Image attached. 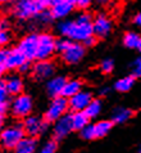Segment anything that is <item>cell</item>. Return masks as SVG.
<instances>
[{
	"label": "cell",
	"mask_w": 141,
	"mask_h": 153,
	"mask_svg": "<svg viewBox=\"0 0 141 153\" xmlns=\"http://www.w3.org/2000/svg\"><path fill=\"white\" fill-rule=\"evenodd\" d=\"M57 53V39L51 32L38 33V48L36 61H46L51 59Z\"/></svg>",
	"instance_id": "6"
},
{
	"label": "cell",
	"mask_w": 141,
	"mask_h": 153,
	"mask_svg": "<svg viewBox=\"0 0 141 153\" xmlns=\"http://www.w3.org/2000/svg\"><path fill=\"white\" fill-rule=\"evenodd\" d=\"M5 71H7V68H5V66H4V63H0V77H3Z\"/></svg>",
	"instance_id": "44"
},
{
	"label": "cell",
	"mask_w": 141,
	"mask_h": 153,
	"mask_svg": "<svg viewBox=\"0 0 141 153\" xmlns=\"http://www.w3.org/2000/svg\"><path fill=\"white\" fill-rule=\"evenodd\" d=\"M33 107H35V103H33V98L27 94V93H23L21 95L13 97L10 100V114L13 118H16L17 121H23L24 118H27L28 116L33 114Z\"/></svg>",
	"instance_id": "3"
},
{
	"label": "cell",
	"mask_w": 141,
	"mask_h": 153,
	"mask_svg": "<svg viewBox=\"0 0 141 153\" xmlns=\"http://www.w3.org/2000/svg\"><path fill=\"white\" fill-rule=\"evenodd\" d=\"M58 151V142L55 139H49L38 147L37 153H57Z\"/></svg>",
	"instance_id": "27"
},
{
	"label": "cell",
	"mask_w": 141,
	"mask_h": 153,
	"mask_svg": "<svg viewBox=\"0 0 141 153\" xmlns=\"http://www.w3.org/2000/svg\"><path fill=\"white\" fill-rule=\"evenodd\" d=\"M96 41H97V37L95 35H92V36H90L87 40L83 41V46L85 48H91V46H94L96 44Z\"/></svg>",
	"instance_id": "38"
},
{
	"label": "cell",
	"mask_w": 141,
	"mask_h": 153,
	"mask_svg": "<svg viewBox=\"0 0 141 153\" xmlns=\"http://www.w3.org/2000/svg\"><path fill=\"white\" fill-rule=\"evenodd\" d=\"M10 111V102H0V114H7Z\"/></svg>",
	"instance_id": "37"
},
{
	"label": "cell",
	"mask_w": 141,
	"mask_h": 153,
	"mask_svg": "<svg viewBox=\"0 0 141 153\" xmlns=\"http://www.w3.org/2000/svg\"><path fill=\"white\" fill-rule=\"evenodd\" d=\"M135 84V77L134 76H125V77L119 79L114 84V89L119 93H126L130 91Z\"/></svg>",
	"instance_id": "23"
},
{
	"label": "cell",
	"mask_w": 141,
	"mask_h": 153,
	"mask_svg": "<svg viewBox=\"0 0 141 153\" xmlns=\"http://www.w3.org/2000/svg\"><path fill=\"white\" fill-rule=\"evenodd\" d=\"M92 99H94V97L91 93L87 90H82L78 94H76L75 97L68 99L69 109L72 112H82L89 107V104L92 102Z\"/></svg>",
	"instance_id": "15"
},
{
	"label": "cell",
	"mask_w": 141,
	"mask_h": 153,
	"mask_svg": "<svg viewBox=\"0 0 141 153\" xmlns=\"http://www.w3.org/2000/svg\"><path fill=\"white\" fill-rule=\"evenodd\" d=\"M134 23L136 25V26H139V27H141V12L140 13H137L135 17H134Z\"/></svg>",
	"instance_id": "41"
},
{
	"label": "cell",
	"mask_w": 141,
	"mask_h": 153,
	"mask_svg": "<svg viewBox=\"0 0 141 153\" xmlns=\"http://www.w3.org/2000/svg\"><path fill=\"white\" fill-rule=\"evenodd\" d=\"M42 9H50L51 5L55 3V0H37Z\"/></svg>",
	"instance_id": "39"
},
{
	"label": "cell",
	"mask_w": 141,
	"mask_h": 153,
	"mask_svg": "<svg viewBox=\"0 0 141 153\" xmlns=\"http://www.w3.org/2000/svg\"><path fill=\"white\" fill-rule=\"evenodd\" d=\"M73 41H71L69 39H66V37H61V39H57V53L62 54L66 50L69 48L71 44Z\"/></svg>",
	"instance_id": "29"
},
{
	"label": "cell",
	"mask_w": 141,
	"mask_h": 153,
	"mask_svg": "<svg viewBox=\"0 0 141 153\" xmlns=\"http://www.w3.org/2000/svg\"><path fill=\"white\" fill-rule=\"evenodd\" d=\"M12 28V22L7 16H0V30L4 31H10Z\"/></svg>",
	"instance_id": "34"
},
{
	"label": "cell",
	"mask_w": 141,
	"mask_h": 153,
	"mask_svg": "<svg viewBox=\"0 0 141 153\" xmlns=\"http://www.w3.org/2000/svg\"><path fill=\"white\" fill-rule=\"evenodd\" d=\"M12 41V35L10 31H4V30H0V48L4 49L5 46H8Z\"/></svg>",
	"instance_id": "31"
},
{
	"label": "cell",
	"mask_w": 141,
	"mask_h": 153,
	"mask_svg": "<svg viewBox=\"0 0 141 153\" xmlns=\"http://www.w3.org/2000/svg\"><path fill=\"white\" fill-rule=\"evenodd\" d=\"M1 81H4V80H3V77H0V82H1Z\"/></svg>",
	"instance_id": "50"
},
{
	"label": "cell",
	"mask_w": 141,
	"mask_h": 153,
	"mask_svg": "<svg viewBox=\"0 0 141 153\" xmlns=\"http://www.w3.org/2000/svg\"><path fill=\"white\" fill-rule=\"evenodd\" d=\"M33 21H35L37 25H40V26H48V25H50L53 22L54 18H53V16H51L49 9H44L36 16V18Z\"/></svg>",
	"instance_id": "26"
},
{
	"label": "cell",
	"mask_w": 141,
	"mask_h": 153,
	"mask_svg": "<svg viewBox=\"0 0 141 153\" xmlns=\"http://www.w3.org/2000/svg\"><path fill=\"white\" fill-rule=\"evenodd\" d=\"M22 122L27 137L37 138L40 135L45 134L49 129V124L44 120V117L38 116V114H31L27 118H24Z\"/></svg>",
	"instance_id": "9"
},
{
	"label": "cell",
	"mask_w": 141,
	"mask_h": 153,
	"mask_svg": "<svg viewBox=\"0 0 141 153\" xmlns=\"http://www.w3.org/2000/svg\"><path fill=\"white\" fill-rule=\"evenodd\" d=\"M68 111H69L68 99L61 95V97L53 98V99L50 100V103L48 104V107H46L42 117H44V120L48 122V124H54L59 118L66 116Z\"/></svg>",
	"instance_id": "5"
},
{
	"label": "cell",
	"mask_w": 141,
	"mask_h": 153,
	"mask_svg": "<svg viewBox=\"0 0 141 153\" xmlns=\"http://www.w3.org/2000/svg\"><path fill=\"white\" fill-rule=\"evenodd\" d=\"M103 103L100 99H92V102L89 104V107L85 109V112L89 116V118H96L101 113Z\"/></svg>",
	"instance_id": "25"
},
{
	"label": "cell",
	"mask_w": 141,
	"mask_h": 153,
	"mask_svg": "<svg viewBox=\"0 0 141 153\" xmlns=\"http://www.w3.org/2000/svg\"><path fill=\"white\" fill-rule=\"evenodd\" d=\"M86 54V48L81 42H72L66 52L61 54V59L66 65H77L83 59Z\"/></svg>",
	"instance_id": "10"
},
{
	"label": "cell",
	"mask_w": 141,
	"mask_h": 153,
	"mask_svg": "<svg viewBox=\"0 0 141 153\" xmlns=\"http://www.w3.org/2000/svg\"><path fill=\"white\" fill-rule=\"evenodd\" d=\"M17 48L30 62L37 59V48H38V33L31 32L22 36L17 42Z\"/></svg>",
	"instance_id": "7"
},
{
	"label": "cell",
	"mask_w": 141,
	"mask_h": 153,
	"mask_svg": "<svg viewBox=\"0 0 141 153\" xmlns=\"http://www.w3.org/2000/svg\"><path fill=\"white\" fill-rule=\"evenodd\" d=\"M95 1L99 4V5H103V7H104V5H106V4L110 1V0H95Z\"/></svg>",
	"instance_id": "45"
},
{
	"label": "cell",
	"mask_w": 141,
	"mask_h": 153,
	"mask_svg": "<svg viewBox=\"0 0 141 153\" xmlns=\"http://www.w3.org/2000/svg\"><path fill=\"white\" fill-rule=\"evenodd\" d=\"M139 153H141V146H140V148H139Z\"/></svg>",
	"instance_id": "48"
},
{
	"label": "cell",
	"mask_w": 141,
	"mask_h": 153,
	"mask_svg": "<svg viewBox=\"0 0 141 153\" xmlns=\"http://www.w3.org/2000/svg\"><path fill=\"white\" fill-rule=\"evenodd\" d=\"M5 121H7V117H5V114H0V134H1V131L5 127Z\"/></svg>",
	"instance_id": "40"
},
{
	"label": "cell",
	"mask_w": 141,
	"mask_h": 153,
	"mask_svg": "<svg viewBox=\"0 0 141 153\" xmlns=\"http://www.w3.org/2000/svg\"><path fill=\"white\" fill-rule=\"evenodd\" d=\"M113 70H114V62L112 59L110 58L103 59L101 63H100V71L103 74H110Z\"/></svg>",
	"instance_id": "30"
},
{
	"label": "cell",
	"mask_w": 141,
	"mask_h": 153,
	"mask_svg": "<svg viewBox=\"0 0 141 153\" xmlns=\"http://www.w3.org/2000/svg\"><path fill=\"white\" fill-rule=\"evenodd\" d=\"M81 138L85 140H94L96 139L95 137V130H94V124H90L89 126H86L82 131H80Z\"/></svg>",
	"instance_id": "28"
},
{
	"label": "cell",
	"mask_w": 141,
	"mask_h": 153,
	"mask_svg": "<svg viewBox=\"0 0 141 153\" xmlns=\"http://www.w3.org/2000/svg\"><path fill=\"white\" fill-rule=\"evenodd\" d=\"M57 72V65L53 59H46V61H36L32 65L31 75L33 80L36 81H48L51 77L55 76Z\"/></svg>",
	"instance_id": "8"
},
{
	"label": "cell",
	"mask_w": 141,
	"mask_h": 153,
	"mask_svg": "<svg viewBox=\"0 0 141 153\" xmlns=\"http://www.w3.org/2000/svg\"><path fill=\"white\" fill-rule=\"evenodd\" d=\"M100 95H106L109 93V88H103V89H100Z\"/></svg>",
	"instance_id": "46"
},
{
	"label": "cell",
	"mask_w": 141,
	"mask_h": 153,
	"mask_svg": "<svg viewBox=\"0 0 141 153\" xmlns=\"http://www.w3.org/2000/svg\"><path fill=\"white\" fill-rule=\"evenodd\" d=\"M13 153H18V152H16V151H14V152H13Z\"/></svg>",
	"instance_id": "51"
},
{
	"label": "cell",
	"mask_w": 141,
	"mask_h": 153,
	"mask_svg": "<svg viewBox=\"0 0 141 153\" xmlns=\"http://www.w3.org/2000/svg\"><path fill=\"white\" fill-rule=\"evenodd\" d=\"M80 91H82V82L77 79H72V80H68L66 82V85H64V89L62 91V97L69 99V98L75 97L76 94H78Z\"/></svg>",
	"instance_id": "20"
},
{
	"label": "cell",
	"mask_w": 141,
	"mask_h": 153,
	"mask_svg": "<svg viewBox=\"0 0 141 153\" xmlns=\"http://www.w3.org/2000/svg\"><path fill=\"white\" fill-rule=\"evenodd\" d=\"M134 112L130 108L126 107H117L112 111V116H110V121L113 124H125L132 117Z\"/></svg>",
	"instance_id": "18"
},
{
	"label": "cell",
	"mask_w": 141,
	"mask_h": 153,
	"mask_svg": "<svg viewBox=\"0 0 141 153\" xmlns=\"http://www.w3.org/2000/svg\"><path fill=\"white\" fill-rule=\"evenodd\" d=\"M140 41H141V36L135 31H130L125 33V36H123V44L128 49H139Z\"/></svg>",
	"instance_id": "24"
},
{
	"label": "cell",
	"mask_w": 141,
	"mask_h": 153,
	"mask_svg": "<svg viewBox=\"0 0 141 153\" xmlns=\"http://www.w3.org/2000/svg\"><path fill=\"white\" fill-rule=\"evenodd\" d=\"M38 147L40 146H38L37 138L26 137L22 142L18 144L16 152H18V153H37Z\"/></svg>",
	"instance_id": "19"
},
{
	"label": "cell",
	"mask_w": 141,
	"mask_h": 153,
	"mask_svg": "<svg viewBox=\"0 0 141 153\" xmlns=\"http://www.w3.org/2000/svg\"><path fill=\"white\" fill-rule=\"evenodd\" d=\"M113 122L110 120H101L94 124V130H95V137L97 138H104L106 134L112 130Z\"/></svg>",
	"instance_id": "22"
},
{
	"label": "cell",
	"mask_w": 141,
	"mask_h": 153,
	"mask_svg": "<svg viewBox=\"0 0 141 153\" xmlns=\"http://www.w3.org/2000/svg\"><path fill=\"white\" fill-rule=\"evenodd\" d=\"M92 26H94V35L99 37V39H104V37H106L112 32L113 23L109 17H106L104 13H101V14H97L94 18Z\"/></svg>",
	"instance_id": "13"
},
{
	"label": "cell",
	"mask_w": 141,
	"mask_h": 153,
	"mask_svg": "<svg viewBox=\"0 0 141 153\" xmlns=\"http://www.w3.org/2000/svg\"><path fill=\"white\" fill-rule=\"evenodd\" d=\"M1 148H3V147H1V142H0V151H1Z\"/></svg>",
	"instance_id": "49"
},
{
	"label": "cell",
	"mask_w": 141,
	"mask_h": 153,
	"mask_svg": "<svg viewBox=\"0 0 141 153\" xmlns=\"http://www.w3.org/2000/svg\"><path fill=\"white\" fill-rule=\"evenodd\" d=\"M26 62H27V59L19 52L17 46L7 49V56L5 61H4V66H5L7 71H18Z\"/></svg>",
	"instance_id": "14"
},
{
	"label": "cell",
	"mask_w": 141,
	"mask_h": 153,
	"mask_svg": "<svg viewBox=\"0 0 141 153\" xmlns=\"http://www.w3.org/2000/svg\"><path fill=\"white\" fill-rule=\"evenodd\" d=\"M132 76L134 77H141V57H139L132 63Z\"/></svg>",
	"instance_id": "33"
},
{
	"label": "cell",
	"mask_w": 141,
	"mask_h": 153,
	"mask_svg": "<svg viewBox=\"0 0 141 153\" xmlns=\"http://www.w3.org/2000/svg\"><path fill=\"white\" fill-rule=\"evenodd\" d=\"M44 10L37 0H16L10 8L12 16L18 21H31Z\"/></svg>",
	"instance_id": "4"
},
{
	"label": "cell",
	"mask_w": 141,
	"mask_h": 153,
	"mask_svg": "<svg viewBox=\"0 0 141 153\" xmlns=\"http://www.w3.org/2000/svg\"><path fill=\"white\" fill-rule=\"evenodd\" d=\"M9 93H8L7 88H5V84L4 81L0 82V102H8L9 100Z\"/></svg>",
	"instance_id": "35"
},
{
	"label": "cell",
	"mask_w": 141,
	"mask_h": 153,
	"mask_svg": "<svg viewBox=\"0 0 141 153\" xmlns=\"http://www.w3.org/2000/svg\"><path fill=\"white\" fill-rule=\"evenodd\" d=\"M75 4V8H77V9H81V10H86L90 8V5H91L92 0H72Z\"/></svg>",
	"instance_id": "32"
},
{
	"label": "cell",
	"mask_w": 141,
	"mask_h": 153,
	"mask_svg": "<svg viewBox=\"0 0 141 153\" xmlns=\"http://www.w3.org/2000/svg\"><path fill=\"white\" fill-rule=\"evenodd\" d=\"M5 56H7V49L0 48V63H4V61H5Z\"/></svg>",
	"instance_id": "42"
},
{
	"label": "cell",
	"mask_w": 141,
	"mask_h": 153,
	"mask_svg": "<svg viewBox=\"0 0 141 153\" xmlns=\"http://www.w3.org/2000/svg\"><path fill=\"white\" fill-rule=\"evenodd\" d=\"M94 18L87 12H82L75 19H64L59 21L57 25V32L62 37L69 39L71 41L83 44L90 36L94 35Z\"/></svg>",
	"instance_id": "1"
},
{
	"label": "cell",
	"mask_w": 141,
	"mask_h": 153,
	"mask_svg": "<svg viewBox=\"0 0 141 153\" xmlns=\"http://www.w3.org/2000/svg\"><path fill=\"white\" fill-rule=\"evenodd\" d=\"M16 0H0V7H4V5H8V4H14Z\"/></svg>",
	"instance_id": "43"
},
{
	"label": "cell",
	"mask_w": 141,
	"mask_h": 153,
	"mask_svg": "<svg viewBox=\"0 0 141 153\" xmlns=\"http://www.w3.org/2000/svg\"><path fill=\"white\" fill-rule=\"evenodd\" d=\"M4 84L10 97H17L24 93V80L19 74H9L4 79Z\"/></svg>",
	"instance_id": "16"
},
{
	"label": "cell",
	"mask_w": 141,
	"mask_h": 153,
	"mask_svg": "<svg viewBox=\"0 0 141 153\" xmlns=\"http://www.w3.org/2000/svg\"><path fill=\"white\" fill-rule=\"evenodd\" d=\"M27 137L22 121H14L7 125L0 134L1 147L5 151H16L18 144Z\"/></svg>",
	"instance_id": "2"
},
{
	"label": "cell",
	"mask_w": 141,
	"mask_h": 153,
	"mask_svg": "<svg viewBox=\"0 0 141 153\" xmlns=\"http://www.w3.org/2000/svg\"><path fill=\"white\" fill-rule=\"evenodd\" d=\"M72 131H73V125H72V117L71 113H67L66 116H63L62 118H59L57 122L53 124V139L58 140H63L64 138H67Z\"/></svg>",
	"instance_id": "11"
},
{
	"label": "cell",
	"mask_w": 141,
	"mask_h": 153,
	"mask_svg": "<svg viewBox=\"0 0 141 153\" xmlns=\"http://www.w3.org/2000/svg\"><path fill=\"white\" fill-rule=\"evenodd\" d=\"M75 9V4L72 0H55L50 8V13L54 19L64 21Z\"/></svg>",
	"instance_id": "12"
},
{
	"label": "cell",
	"mask_w": 141,
	"mask_h": 153,
	"mask_svg": "<svg viewBox=\"0 0 141 153\" xmlns=\"http://www.w3.org/2000/svg\"><path fill=\"white\" fill-rule=\"evenodd\" d=\"M72 117V125H73V130L75 131H82L85 127L90 125V118L86 114V112H72L71 113Z\"/></svg>",
	"instance_id": "21"
},
{
	"label": "cell",
	"mask_w": 141,
	"mask_h": 153,
	"mask_svg": "<svg viewBox=\"0 0 141 153\" xmlns=\"http://www.w3.org/2000/svg\"><path fill=\"white\" fill-rule=\"evenodd\" d=\"M68 81L66 76L63 75H55L54 77H51L50 80L45 82V90H46V94H48L51 99L53 98H57V97H61L62 95V91L64 89V85Z\"/></svg>",
	"instance_id": "17"
},
{
	"label": "cell",
	"mask_w": 141,
	"mask_h": 153,
	"mask_svg": "<svg viewBox=\"0 0 141 153\" xmlns=\"http://www.w3.org/2000/svg\"><path fill=\"white\" fill-rule=\"evenodd\" d=\"M31 70H32V62L27 61L26 63H23L22 67L18 70V74L19 75H24V74H28V72H31Z\"/></svg>",
	"instance_id": "36"
},
{
	"label": "cell",
	"mask_w": 141,
	"mask_h": 153,
	"mask_svg": "<svg viewBox=\"0 0 141 153\" xmlns=\"http://www.w3.org/2000/svg\"><path fill=\"white\" fill-rule=\"evenodd\" d=\"M139 50L141 52V41H140V45H139Z\"/></svg>",
	"instance_id": "47"
}]
</instances>
